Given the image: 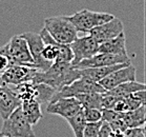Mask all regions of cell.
<instances>
[{"label": "cell", "mask_w": 146, "mask_h": 137, "mask_svg": "<svg viewBox=\"0 0 146 137\" xmlns=\"http://www.w3.org/2000/svg\"><path fill=\"white\" fill-rule=\"evenodd\" d=\"M78 78H80L79 70L73 67L72 63L54 61L46 71L38 69L31 82L45 84L53 88L55 91H59L61 88L70 84Z\"/></svg>", "instance_id": "cell-1"}, {"label": "cell", "mask_w": 146, "mask_h": 137, "mask_svg": "<svg viewBox=\"0 0 146 137\" xmlns=\"http://www.w3.org/2000/svg\"><path fill=\"white\" fill-rule=\"evenodd\" d=\"M44 29L54 40L61 44L72 43L77 37L78 31L68 20L67 16H55L44 20Z\"/></svg>", "instance_id": "cell-2"}, {"label": "cell", "mask_w": 146, "mask_h": 137, "mask_svg": "<svg viewBox=\"0 0 146 137\" xmlns=\"http://www.w3.org/2000/svg\"><path fill=\"white\" fill-rule=\"evenodd\" d=\"M0 133L7 137H36L33 126L25 119L20 106L3 119Z\"/></svg>", "instance_id": "cell-3"}, {"label": "cell", "mask_w": 146, "mask_h": 137, "mask_svg": "<svg viewBox=\"0 0 146 137\" xmlns=\"http://www.w3.org/2000/svg\"><path fill=\"white\" fill-rule=\"evenodd\" d=\"M113 15L105 12H95L87 9L78 11L75 14L67 16L68 20L74 24L78 32L88 33L97 25L104 23L113 18Z\"/></svg>", "instance_id": "cell-4"}, {"label": "cell", "mask_w": 146, "mask_h": 137, "mask_svg": "<svg viewBox=\"0 0 146 137\" xmlns=\"http://www.w3.org/2000/svg\"><path fill=\"white\" fill-rule=\"evenodd\" d=\"M90 92L105 93L106 90L99 82H95V81L90 80L88 78H85V77H80L75 81H73L70 84L64 86L59 91H56L50 102H53L56 99L62 98V97H75L79 94L90 93Z\"/></svg>", "instance_id": "cell-5"}, {"label": "cell", "mask_w": 146, "mask_h": 137, "mask_svg": "<svg viewBox=\"0 0 146 137\" xmlns=\"http://www.w3.org/2000/svg\"><path fill=\"white\" fill-rule=\"evenodd\" d=\"M9 55L13 64H23L32 67H36L34 64L33 57L31 55L27 40L22 35H15L7 42ZM37 69V67H36Z\"/></svg>", "instance_id": "cell-6"}, {"label": "cell", "mask_w": 146, "mask_h": 137, "mask_svg": "<svg viewBox=\"0 0 146 137\" xmlns=\"http://www.w3.org/2000/svg\"><path fill=\"white\" fill-rule=\"evenodd\" d=\"M70 47L74 54L72 65L75 67L83 59L90 58L98 53L99 44L97 43L96 41L94 40L93 37L88 34L86 36L77 37L72 43H70Z\"/></svg>", "instance_id": "cell-7"}, {"label": "cell", "mask_w": 146, "mask_h": 137, "mask_svg": "<svg viewBox=\"0 0 146 137\" xmlns=\"http://www.w3.org/2000/svg\"><path fill=\"white\" fill-rule=\"evenodd\" d=\"M123 30H124L123 22L120 20L119 18L113 17V19H110V20L92 29L88 32V34L93 37L94 40L96 41L97 43L100 44L104 41L115 38L119 34L122 33Z\"/></svg>", "instance_id": "cell-8"}, {"label": "cell", "mask_w": 146, "mask_h": 137, "mask_svg": "<svg viewBox=\"0 0 146 137\" xmlns=\"http://www.w3.org/2000/svg\"><path fill=\"white\" fill-rule=\"evenodd\" d=\"M38 69L23 64H12L1 74V80L10 86L32 81L34 75Z\"/></svg>", "instance_id": "cell-9"}, {"label": "cell", "mask_w": 146, "mask_h": 137, "mask_svg": "<svg viewBox=\"0 0 146 137\" xmlns=\"http://www.w3.org/2000/svg\"><path fill=\"white\" fill-rule=\"evenodd\" d=\"M81 109H82V107L76 97L58 98L46 106L47 113L61 116L63 117L64 119H67V118L74 116Z\"/></svg>", "instance_id": "cell-10"}, {"label": "cell", "mask_w": 146, "mask_h": 137, "mask_svg": "<svg viewBox=\"0 0 146 137\" xmlns=\"http://www.w3.org/2000/svg\"><path fill=\"white\" fill-rule=\"evenodd\" d=\"M130 61L128 55H113V54L106 53H97L94 56L83 59L79 63L76 64L75 69H85V67H107L117 63H123Z\"/></svg>", "instance_id": "cell-11"}, {"label": "cell", "mask_w": 146, "mask_h": 137, "mask_svg": "<svg viewBox=\"0 0 146 137\" xmlns=\"http://www.w3.org/2000/svg\"><path fill=\"white\" fill-rule=\"evenodd\" d=\"M22 37L27 40V45H29V50L30 53L33 57L34 64L37 69L41 71H46L48 67L52 65L50 62L44 60L42 58L41 52L44 47V43L39 33H35V32H25L22 34Z\"/></svg>", "instance_id": "cell-12"}, {"label": "cell", "mask_w": 146, "mask_h": 137, "mask_svg": "<svg viewBox=\"0 0 146 137\" xmlns=\"http://www.w3.org/2000/svg\"><path fill=\"white\" fill-rule=\"evenodd\" d=\"M131 80H136V67L129 63L125 67L113 71V73H110V75L101 79L99 84L106 91H110L113 88L118 87L119 84Z\"/></svg>", "instance_id": "cell-13"}, {"label": "cell", "mask_w": 146, "mask_h": 137, "mask_svg": "<svg viewBox=\"0 0 146 137\" xmlns=\"http://www.w3.org/2000/svg\"><path fill=\"white\" fill-rule=\"evenodd\" d=\"M21 104V101L14 92L13 87L7 84H0V117L2 120L10 116L16 108Z\"/></svg>", "instance_id": "cell-14"}, {"label": "cell", "mask_w": 146, "mask_h": 137, "mask_svg": "<svg viewBox=\"0 0 146 137\" xmlns=\"http://www.w3.org/2000/svg\"><path fill=\"white\" fill-rule=\"evenodd\" d=\"M130 61L123 62V63H117L113 65H107V67H85V69H78L80 72V77H85L95 82H99L101 79L110 73H113V71L118 70L120 67H123L129 64Z\"/></svg>", "instance_id": "cell-15"}, {"label": "cell", "mask_w": 146, "mask_h": 137, "mask_svg": "<svg viewBox=\"0 0 146 137\" xmlns=\"http://www.w3.org/2000/svg\"><path fill=\"white\" fill-rule=\"evenodd\" d=\"M98 53L113 54V55H127L126 38L125 34L122 32L113 39L104 41L99 44Z\"/></svg>", "instance_id": "cell-16"}, {"label": "cell", "mask_w": 146, "mask_h": 137, "mask_svg": "<svg viewBox=\"0 0 146 137\" xmlns=\"http://www.w3.org/2000/svg\"><path fill=\"white\" fill-rule=\"evenodd\" d=\"M20 108H21V111H22L25 119L32 126L36 124L43 117L41 104L38 101L34 100V99L22 101L21 104H20Z\"/></svg>", "instance_id": "cell-17"}, {"label": "cell", "mask_w": 146, "mask_h": 137, "mask_svg": "<svg viewBox=\"0 0 146 137\" xmlns=\"http://www.w3.org/2000/svg\"><path fill=\"white\" fill-rule=\"evenodd\" d=\"M145 104L137 108L135 110L123 112L122 118L124 122L126 124L127 128H140L145 124Z\"/></svg>", "instance_id": "cell-18"}, {"label": "cell", "mask_w": 146, "mask_h": 137, "mask_svg": "<svg viewBox=\"0 0 146 137\" xmlns=\"http://www.w3.org/2000/svg\"><path fill=\"white\" fill-rule=\"evenodd\" d=\"M145 89L146 86L144 84L136 80H131L119 84L118 87L113 88V89H111L110 91H106V92L108 94H111V95H115V96L118 97H126L127 95H129V94L133 93V92L145 90Z\"/></svg>", "instance_id": "cell-19"}, {"label": "cell", "mask_w": 146, "mask_h": 137, "mask_svg": "<svg viewBox=\"0 0 146 137\" xmlns=\"http://www.w3.org/2000/svg\"><path fill=\"white\" fill-rule=\"evenodd\" d=\"M80 102L82 109L87 108H95L102 110V97L103 93H97V92H90V93L79 94L75 96Z\"/></svg>", "instance_id": "cell-20"}, {"label": "cell", "mask_w": 146, "mask_h": 137, "mask_svg": "<svg viewBox=\"0 0 146 137\" xmlns=\"http://www.w3.org/2000/svg\"><path fill=\"white\" fill-rule=\"evenodd\" d=\"M56 91L45 84H36V97L35 100L38 101L41 107L47 106L52 100V97Z\"/></svg>", "instance_id": "cell-21"}, {"label": "cell", "mask_w": 146, "mask_h": 137, "mask_svg": "<svg viewBox=\"0 0 146 137\" xmlns=\"http://www.w3.org/2000/svg\"><path fill=\"white\" fill-rule=\"evenodd\" d=\"M66 121L68 122L70 127L72 128L75 137H83V130H84V127L86 124L84 115H83V109H81L79 112H77L74 116L67 118Z\"/></svg>", "instance_id": "cell-22"}, {"label": "cell", "mask_w": 146, "mask_h": 137, "mask_svg": "<svg viewBox=\"0 0 146 137\" xmlns=\"http://www.w3.org/2000/svg\"><path fill=\"white\" fill-rule=\"evenodd\" d=\"M74 58V54L72 52L70 44H61L59 49V53L55 61H61V62H66L72 63V60Z\"/></svg>", "instance_id": "cell-23"}, {"label": "cell", "mask_w": 146, "mask_h": 137, "mask_svg": "<svg viewBox=\"0 0 146 137\" xmlns=\"http://www.w3.org/2000/svg\"><path fill=\"white\" fill-rule=\"evenodd\" d=\"M12 64H13V62H12V59L9 55L7 44H4L2 47H0V75Z\"/></svg>", "instance_id": "cell-24"}, {"label": "cell", "mask_w": 146, "mask_h": 137, "mask_svg": "<svg viewBox=\"0 0 146 137\" xmlns=\"http://www.w3.org/2000/svg\"><path fill=\"white\" fill-rule=\"evenodd\" d=\"M83 115L86 122H96L102 120V110L95 108L83 109Z\"/></svg>", "instance_id": "cell-25"}, {"label": "cell", "mask_w": 146, "mask_h": 137, "mask_svg": "<svg viewBox=\"0 0 146 137\" xmlns=\"http://www.w3.org/2000/svg\"><path fill=\"white\" fill-rule=\"evenodd\" d=\"M101 124H102V120L96 121V122H86L83 130V137H98Z\"/></svg>", "instance_id": "cell-26"}, {"label": "cell", "mask_w": 146, "mask_h": 137, "mask_svg": "<svg viewBox=\"0 0 146 137\" xmlns=\"http://www.w3.org/2000/svg\"><path fill=\"white\" fill-rule=\"evenodd\" d=\"M111 131V128L106 121H103L101 124V127L99 129V133H98V137H110V133Z\"/></svg>", "instance_id": "cell-27"}, {"label": "cell", "mask_w": 146, "mask_h": 137, "mask_svg": "<svg viewBox=\"0 0 146 137\" xmlns=\"http://www.w3.org/2000/svg\"><path fill=\"white\" fill-rule=\"evenodd\" d=\"M144 128H128L124 132V137H136V135Z\"/></svg>", "instance_id": "cell-28"}, {"label": "cell", "mask_w": 146, "mask_h": 137, "mask_svg": "<svg viewBox=\"0 0 146 137\" xmlns=\"http://www.w3.org/2000/svg\"><path fill=\"white\" fill-rule=\"evenodd\" d=\"M110 137H124V132L118 130H111L110 133Z\"/></svg>", "instance_id": "cell-29"}, {"label": "cell", "mask_w": 146, "mask_h": 137, "mask_svg": "<svg viewBox=\"0 0 146 137\" xmlns=\"http://www.w3.org/2000/svg\"><path fill=\"white\" fill-rule=\"evenodd\" d=\"M136 137H145V132H144V129L140 131L139 133L136 135Z\"/></svg>", "instance_id": "cell-30"}, {"label": "cell", "mask_w": 146, "mask_h": 137, "mask_svg": "<svg viewBox=\"0 0 146 137\" xmlns=\"http://www.w3.org/2000/svg\"><path fill=\"white\" fill-rule=\"evenodd\" d=\"M0 84H3V81L1 80V76H0Z\"/></svg>", "instance_id": "cell-31"}]
</instances>
